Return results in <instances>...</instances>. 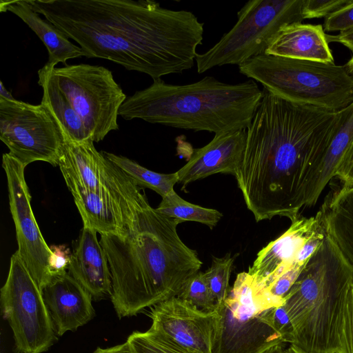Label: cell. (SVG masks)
<instances>
[{
	"label": "cell",
	"instance_id": "d6986e66",
	"mask_svg": "<svg viewBox=\"0 0 353 353\" xmlns=\"http://www.w3.org/2000/svg\"><path fill=\"white\" fill-rule=\"evenodd\" d=\"M353 145V102L336 114L335 121L321 142L304 194L305 206L315 205Z\"/></svg>",
	"mask_w": 353,
	"mask_h": 353
},
{
	"label": "cell",
	"instance_id": "f546056e",
	"mask_svg": "<svg viewBox=\"0 0 353 353\" xmlns=\"http://www.w3.org/2000/svg\"><path fill=\"white\" fill-rule=\"evenodd\" d=\"M353 0H303V12L305 19L330 16Z\"/></svg>",
	"mask_w": 353,
	"mask_h": 353
},
{
	"label": "cell",
	"instance_id": "7402d4cb",
	"mask_svg": "<svg viewBox=\"0 0 353 353\" xmlns=\"http://www.w3.org/2000/svg\"><path fill=\"white\" fill-rule=\"evenodd\" d=\"M0 11L15 14L41 40L48 52L45 68L52 69L59 63L65 64L68 59L85 57L79 46L72 43L70 38L52 23L42 19L27 0H1Z\"/></svg>",
	"mask_w": 353,
	"mask_h": 353
},
{
	"label": "cell",
	"instance_id": "6da1fadb",
	"mask_svg": "<svg viewBox=\"0 0 353 353\" xmlns=\"http://www.w3.org/2000/svg\"><path fill=\"white\" fill-rule=\"evenodd\" d=\"M88 58L105 59L153 81L192 68L203 23L151 0H27Z\"/></svg>",
	"mask_w": 353,
	"mask_h": 353
},
{
	"label": "cell",
	"instance_id": "ab89813d",
	"mask_svg": "<svg viewBox=\"0 0 353 353\" xmlns=\"http://www.w3.org/2000/svg\"><path fill=\"white\" fill-rule=\"evenodd\" d=\"M285 353H308L294 345H290L288 348L285 349Z\"/></svg>",
	"mask_w": 353,
	"mask_h": 353
},
{
	"label": "cell",
	"instance_id": "9a60e30c",
	"mask_svg": "<svg viewBox=\"0 0 353 353\" xmlns=\"http://www.w3.org/2000/svg\"><path fill=\"white\" fill-rule=\"evenodd\" d=\"M72 194L83 227L100 234L125 235L149 205L145 195L133 199L110 192L78 191Z\"/></svg>",
	"mask_w": 353,
	"mask_h": 353
},
{
	"label": "cell",
	"instance_id": "44dd1931",
	"mask_svg": "<svg viewBox=\"0 0 353 353\" xmlns=\"http://www.w3.org/2000/svg\"><path fill=\"white\" fill-rule=\"evenodd\" d=\"M322 25L294 23L283 27L265 54L283 57L334 63L327 34Z\"/></svg>",
	"mask_w": 353,
	"mask_h": 353
},
{
	"label": "cell",
	"instance_id": "5b68a950",
	"mask_svg": "<svg viewBox=\"0 0 353 353\" xmlns=\"http://www.w3.org/2000/svg\"><path fill=\"white\" fill-rule=\"evenodd\" d=\"M352 284L353 268L326 233L284 298L291 345L308 353H348L345 311Z\"/></svg>",
	"mask_w": 353,
	"mask_h": 353
},
{
	"label": "cell",
	"instance_id": "277c9868",
	"mask_svg": "<svg viewBox=\"0 0 353 353\" xmlns=\"http://www.w3.org/2000/svg\"><path fill=\"white\" fill-rule=\"evenodd\" d=\"M262 97L263 90L252 79L230 84L208 76L192 83L173 85L160 79L128 97L119 115L219 134L246 130Z\"/></svg>",
	"mask_w": 353,
	"mask_h": 353
},
{
	"label": "cell",
	"instance_id": "7a4b0ae2",
	"mask_svg": "<svg viewBox=\"0 0 353 353\" xmlns=\"http://www.w3.org/2000/svg\"><path fill=\"white\" fill-rule=\"evenodd\" d=\"M262 90L234 176L256 221L279 216L292 222L305 206L301 187L307 160L336 112Z\"/></svg>",
	"mask_w": 353,
	"mask_h": 353
},
{
	"label": "cell",
	"instance_id": "f1b7e54d",
	"mask_svg": "<svg viewBox=\"0 0 353 353\" xmlns=\"http://www.w3.org/2000/svg\"><path fill=\"white\" fill-rule=\"evenodd\" d=\"M178 297L205 311H212L216 307L203 272H198L186 282Z\"/></svg>",
	"mask_w": 353,
	"mask_h": 353
},
{
	"label": "cell",
	"instance_id": "3957f363",
	"mask_svg": "<svg viewBox=\"0 0 353 353\" xmlns=\"http://www.w3.org/2000/svg\"><path fill=\"white\" fill-rule=\"evenodd\" d=\"M176 219L148 205L123 236L100 234L112 280L111 301L119 319L178 296L202 262L177 233Z\"/></svg>",
	"mask_w": 353,
	"mask_h": 353
},
{
	"label": "cell",
	"instance_id": "4fadbf2b",
	"mask_svg": "<svg viewBox=\"0 0 353 353\" xmlns=\"http://www.w3.org/2000/svg\"><path fill=\"white\" fill-rule=\"evenodd\" d=\"M59 166L71 193L78 191L110 192L129 199L144 195L135 181L103 154L92 140L65 141Z\"/></svg>",
	"mask_w": 353,
	"mask_h": 353
},
{
	"label": "cell",
	"instance_id": "d6a6232c",
	"mask_svg": "<svg viewBox=\"0 0 353 353\" xmlns=\"http://www.w3.org/2000/svg\"><path fill=\"white\" fill-rule=\"evenodd\" d=\"M345 334L348 353H353V284L352 285L346 303Z\"/></svg>",
	"mask_w": 353,
	"mask_h": 353
},
{
	"label": "cell",
	"instance_id": "60d3db41",
	"mask_svg": "<svg viewBox=\"0 0 353 353\" xmlns=\"http://www.w3.org/2000/svg\"><path fill=\"white\" fill-rule=\"evenodd\" d=\"M347 72L353 80V54L349 61L345 64Z\"/></svg>",
	"mask_w": 353,
	"mask_h": 353
},
{
	"label": "cell",
	"instance_id": "74e56055",
	"mask_svg": "<svg viewBox=\"0 0 353 353\" xmlns=\"http://www.w3.org/2000/svg\"><path fill=\"white\" fill-rule=\"evenodd\" d=\"M0 97L14 99L12 94L7 90L2 81L0 82Z\"/></svg>",
	"mask_w": 353,
	"mask_h": 353
},
{
	"label": "cell",
	"instance_id": "e575fe53",
	"mask_svg": "<svg viewBox=\"0 0 353 353\" xmlns=\"http://www.w3.org/2000/svg\"><path fill=\"white\" fill-rule=\"evenodd\" d=\"M54 252L51 260V270L52 277L54 275L66 272L68 268L70 256H67L65 252L61 250V248L53 247L51 248Z\"/></svg>",
	"mask_w": 353,
	"mask_h": 353
},
{
	"label": "cell",
	"instance_id": "ba28073f",
	"mask_svg": "<svg viewBox=\"0 0 353 353\" xmlns=\"http://www.w3.org/2000/svg\"><path fill=\"white\" fill-rule=\"evenodd\" d=\"M303 0H250L237 12L234 26L205 52L196 55L198 73L238 65L265 52L285 26L305 20Z\"/></svg>",
	"mask_w": 353,
	"mask_h": 353
},
{
	"label": "cell",
	"instance_id": "4316f807",
	"mask_svg": "<svg viewBox=\"0 0 353 353\" xmlns=\"http://www.w3.org/2000/svg\"><path fill=\"white\" fill-rule=\"evenodd\" d=\"M236 256L230 253L224 256L212 257L210 267L205 272V277L216 303L223 302L228 296L230 290L229 281Z\"/></svg>",
	"mask_w": 353,
	"mask_h": 353
},
{
	"label": "cell",
	"instance_id": "e0dca14e",
	"mask_svg": "<svg viewBox=\"0 0 353 353\" xmlns=\"http://www.w3.org/2000/svg\"><path fill=\"white\" fill-rule=\"evenodd\" d=\"M321 224L320 210L310 218L299 216L292 221L285 232L259 252L248 272L263 289L265 288L275 278L298 262L296 256L300 248Z\"/></svg>",
	"mask_w": 353,
	"mask_h": 353
},
{
	"label": "cell",
	"instance_id": "8992f818",
	"mask_svg": "<svg viewBox=\"0 0 353 353\" xmlns=\"http://www.w3.org/2000/svg\"><path fill=\"white\" fill-rule=\"evenodd\" d=\"M239 71L294 103L337 112L353 102V80L345 65L263 53L239 65Z\"/></svg>",
	"mask_w": 353,
	"mask_h": 353
},
{
	"label": "cell",
	"instance_id": "ac0fdd59",
	"mask_svg": "<svg viewBox=\"0 0 353 353\" xmlns=\"http://www.w3.org/2000/svg\"><path fill=\"white\" fill-rule=\"evenodd\" d=\"M41 291L58 336L76 331L94 316L92 296L67 272L54 275Z\"/></svg>",
	"mask_w": 353,
	"mask_h": 353
},
{
	"label": "cell",
	"instance_id": "836d02e7",
	"mask_svg": "<svg viewBox=\"0 0 353 353\" xmlns=\"http://www.w3.org/2000/svg\"><path fill=\"white\" fill-rule=\"evenodd\" d=\"M337 177L345 185H353V145L336 172Z\"/></svg>",
	"mask_w": 353,
	"mask_h": 353
},
{
	"label": "cell",
	"instance_id": "8fae6325",
	"mask_svg": "<svg viewBox=\"0 0 353 353\" xmlns=\"http://www.w3.org/2000/svg\"><path fill=\"white\" fill-rule=\"evenodd\" d=\"M0 139L26 167L34 161L59 165L65 142L62 130L42 103L0 97Z\"/></svg>",
	"mask_w": 353,
	"mask_h": 353
},
{
	"label": "cell",
	"instance_id": "1f68e13d",
	"mask_svg": "<svg viewBox=\"0 0 353 353\" xmlns=\"http://www.w3.org/2000/svg\"><path fill=\"white\" fill-rule=\"evenodd\" d=\"M272 322L274 328L282 336L283 343L292 344L294 329L285 305L275 307L272 312Z\"/></svg>",
	"mask_w": 353,
	"mask_h": 353
},
{
	"label": "cell",
	"instance_id": "603a6c76",
	"mask_svg": "<svg viewBox=\"0 0 353 353\" xmlns=\"http://www.w3.org/2000/svg\"><path fill=\"white\" fill-rule=\"evenodd\" d=\"M320 212L327 234L353 268V185L343 184Z\"/></svg>",
	"mask_w": 353,
	"mask_h": 353
},
{
	"label": "cell",
	"instance_id": "7c38bea8",
	"mask_svg": "<svg viewBox=\"0 0 353 353\" xmlns=\"http://www.w3.org/2000/svg\"><path fill=\"white\" fill-rule=\"evenodd\" d=\"M2 167L7 177L10 210L16 230V252L42 290L52 278L54 252L46 243L31 208L24 176L26 167L9 153L3 154Z\"/></svg>",
	"mask_w": 353,
	"mask_h": 353
},
{
	"label": "cell",
	"instance_id": "ffe728a7",
	"mask_svg": "<svg viewBox=\"0 0 353 353\" xmlns=\"http://www.w3.org/2000/svg\"><path fill=\"white\" fill-rule=\"evenodd\" d=\"M97 233L93 229L83 228L70 256L68 272L97 301L110 296L112 280L108 259Z\"/></svg>",
	"mask_w": 353,
	"mask_h": 353
},
{
	"label": "cell",
	"instance_id": "cb8c5ba5",
	"mask_svg": "<svg viewBox=\"0 0 353 353\" xmlns=\"http://www.w3.org/2000/svg\"><path fill=\"white\" fill-rule=\"evenodd\" d=\"M38 83L43 90L41 103L61 127L65 141L79 143L92 140L81 118L52 79L50 69L43 66L38 71Z\"/></svg>",
	"mask_w": 353,
	"mask_h": 353
},
{
	"label": "cell",
	"instance_id": "d590c367",
	"mask_svg": "<svg viewBox=\"0 0 353 353\" xmlns=\"http://www.w3.org/2000/svg\"><path fill=\"white\" fill-rule=\"evenodd\" d=\"M329 41H337L349 48L353 53V27L341 31L336 36L327 35Z\"/></svg>",
	"mask_w": 353,
	"mask_h": 353
},
{
	"label": "cell",
	"instance_id": "52a82bcc",
	"mask_svg": "<svg viewBox=\"0 0 353 353\" xmlns=\"http://www.w3.org/2000/svg\"><path fill=\"white\" fill-rule=\"evenodd\" d=\"M274 307L252 274L239 273L227 299L216 304L212 353H265L284 343L273 325Z\"/></svg>",
	"mask_w": 353,
	"mask_h": 353
},
{
	"label": "cell",
	"instance_id": "2e32d148",
	"mask_svg": "<svg viewBox=\"0 0 353 353\" xmlns=\"http://www.w3.org/2000/svg\"><path fill=\"white\" fill-rule=\"evenodd\" d=\"M246 135L245 129L214 134L207 145L194 149L187 163L176 172L181 190L193 181L215 174L235 176L243 160Z\"/></svg>",
	"mask_w": 353,
	"mask_h": 353
},
{
	"label": "cell",
	"instance_id": "b9f144b4",
	"mask_svg": "<svg viewBox=\"0 0 353 353\" xmlns=\"http://www.w3.org/2000/svg\"><path fill=\"white\" fill-rule=\"evenodd\" d=\"M285 353V352H284Z\"/></svg>",
	"mask_w": 353,
	"mask_h": 353
},
{
	"label": "cell",
	"instance_id": "8d00e7d4",
	"mask_svg": "<svg viewBox=\"0 0 353 353\" xmlns=\"http://www.w3.org/2000/svg\"><path fill=\"white\" fill-rule=\"evenodd\" d=\"M93 353H132L130 345L126 341L115 346L102 348L97 347Z\"/></svg>",
	"mask_w": 353,
	"mask_h": 353
},
{
	"label": "cell",
	"instance_id": "5bb4252c",
	"mask_svg": "<svg viewBox=\"0 0 353 353\" xmlns=\"http://www.w3.org/2000/svg\"><path fill=\"white\" fill-rule=\"evenodd\" d=\"M148 330L190 353H212L216 311L201 310L176 296L152 307Z\"/></svg>",
	"mask_w": 353,
	"mask_h": 353
},
{
	"label": "cell",
	"instance_id": "4dcf8cb0",
	"mask_svg": "<svg viewBox=\"0 0 353 353\" xmlns=\"http://www.w3.org/2000/svg\"><path fill=\"white\" fill-rule=\"evenodd\" d=\"M353 27V1L325 18L323 28L327 32L343 31Z\"/></svg>",
	"mask_w": 353,
	"mask_h": 353
},
{
	"label": "cell",
	"instance_id": "d4e9b609",
	"mask_svg": "<svg viewBox=\"0 0 353 353\" xmlns=\"http://www.w3.org/2000/svg\"><path fill=\"white\" fill-rule=\"evenodd\" d=\"M103 152L110 161L133 179L138 186L150 188L162 198L173 190L174 185L179 181L176 172L171 174L158 173L123 156Z\"/></svg>",
	"mask_w": 353,
	"mask_h": 353
},
{
	"label": "cell",
	"instance_id": "484cf974",
	"mask_svg": "<svg viewBox=\"0 0 353 353\" xmlns=\"http://www.w3.org/2000/svg\"><path fill=\"white\" fill-rule=\"evenodd\" d=\"M156 210L161 214L176 219L180 223L184 221H196L212 229L220 221L223 214L212 208L201 207L191 203L179 196L173 190L162 200Z\"/></svg>",
	"mask_w": 353,
	"mask_h": 353
},
{
	"label": "cell",
	"instance_id": "f35d334b",
	"mask_svg": "<svg viewBox=\"0 0 353 353\" xmlns=\"http://www.w3.org/2000/svg\"><path fill=\"white\" fill-rule=\"evenodd\" d=\"M283 343L278 344L275 346L272 347L265 353H284L285 349L283 348Z\"/></svg>",
	"mask_w": 353,
	"mask_h": 353
},
{
	"label": "cell",
	"instance_id": "83f0119b",
	"mask_svg": "<svg viewBox=\"0 0 353 353\" xmlns=\"http://www.w3.org/2000/svg\"><path fill=\"white\" fill-rule=\"evenodd\" d=\"M132 353H190L170 340L150 330L133 332L126 341Z\"/></svg>",
	"mask_w": 353,
	"mask_h": 353
},
{
	"label": "cell",
	"instance_id": "30bf717a",
	"mask_svg": "<svg viewBox=\"0 0 353 353\" xmlns=\"http://www.w3.org/2000/svg\"><path fill=\"white\" fill-rule=\"evenodd\" d=\"M0 302L17 353H42L57 341L42 291L17 252L10 258L7 279L0 291Z\"/></svg>",
	"mask_w": 353,
	"mask_h": 353
},
{
	"label": "cell",
	"instance_id": "9c48e42d",
	"mask_svg": "<svg viewBox=\"0 0 353 353\" xmlns=\"http://www.w3.org/2000/svg\"><path fill=\"white\" fill-rule=\"evenodd\" d=\"M59 89L81 118L94 142L119 129L117 117L127 97L108 68L86 63L50 69Z\"/></svg>",
	"mask_w": 353,
	"mask_h": 353
}]
</instances>
